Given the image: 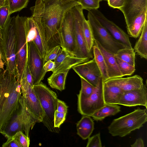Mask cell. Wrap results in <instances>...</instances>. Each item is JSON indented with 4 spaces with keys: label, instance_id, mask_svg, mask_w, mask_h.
Listing matches in <instances>:
<instances>
[{
    "label": "cell",
    "instance_id": "cell-37",
    "mask_svg": "<svg viewBox=\"0 0 147 147\" xmlns=\"http://www.w3.org/2000/svg\"><path fill=\"white\" fill-rule=\"evenodd\" d=\"M86 147H102L100 133H98L93 136L89 137Z\"/></svg>",
    "mask_w": 147,
    "mask_h": 147
},
{
    "label": "cell",
    "instance_id": "cell-12",
    "mask_svg": "<svg viewBox=\"0 0 147 147\" xmlns=\"http://www.w3.org/2000/svg\"><path fill=\"white\" fill-rule=\"evenodd\" d=\"M22 95L26 105L36 123L42 122L45 113L33 87L23 78L20 84Z\"/></svg>",
    "mask_w": 147,
    "mask_h": 147
},
{
    "label": "cell",
    "instance_id": "cell-34",
    "mask_svg": "<svg viewBox=\"0 0 147 147\" xmlns=\"http://www.w3.org/2000/svg\"><path fill=\"white\" fill-rule=\"evenodd\" d=\"M80 77L81 87L78 94L84 97H88L93 92L95 87L82 77Z\"/></svg>",
    "mask_w": 147,
    "mask_h": 147
},
{
    "label": "cell",
    "instance_id": "cell-11",
    "mask_svg": "<svg viewBox=\"0 0 147 147\" xmlns=\"http://www.w3.org/2000/svg\"><path fill=\"white\" fill-rule=\"evenodd\" d=\"M102 82V78L89 97L85 98L77 95L78 110L82 115L91 117L105 104L103 96Z\"/></svg>",
    "mask_w": 147,
    "mask_h": 147
},
{
    "label": "cell",
    "instance_id": "cell-45",
    "mask_svg": "<svg viewBox=\"0 0 147 147\" xmlns=\"http://www.w3.org/2000/svg\"><path fill=\"white\" fill-rule=\"evenodd\" d=\"M132 147H144V142L142 139L139 138L136 139L135 142L131 145Z\"/></svg>",
    "mask_w": 147,
    "mask_h": 147
},
{
    "label": "cell",
    "instance_id": "cell-3",
    "mask_svg": "<svg viewBox=\"0 0 147 147\" xmlns=\"http://www.w3.org/2000/svg\"><path fill=\"white\" fill-rule=\"evenodd\" d=\"M32 15L23 17L28 42L32 41L44 59L48 51L45 31L41 22L44 9L42 0H36L35 5L30 8Z\"/></svg>",
    "mask_w": 147,
    "mask_h": 147
},
{
    "label": "cell",
    "instance_id": "cell-39",
    "mask_svg": "<svg viewBox=\"0 0 147 147\" xmlns=\"http://www.w3.org/2000/svg\"><path fill=\"white\" fill-rule=\"evenodd\" d=\"M66 113H60L57 110L55 111L54 116V127L59 128L61 125L65 121L66 119Z\"/></svg>",
    "mask_w": 147,
    "mask_h": 147
},
{
    "label": "cell",
    "instance_id": "cell-4",
    "mask_svg": "<svg viewBox=\"0 0 147 147\" xmlns=\"http://www.w3.org/2000/svg\"><path fill=\"white\" fill-rule=\"evenodd\" d=\"M15 17H9L4 27L0 29V54L6 66L5 70L15 74L16 35Z\"/></svg>",
    "mask_w": 147,
    "mask_h": 147
},
{
    "label": "cell",
    "instance_id": "cell-27",
    "mask_svg": "<svg viewBox=\"0 0 147 147\" xmlns=\"http://www.w3.org/2000/svg\"><path fill=\"white\" fill-rule=\"evenodd\" d=\"M69 70L52 73L47 79L49 85L52 88L60 91L64 90L66 77Z\"/></svg>",
    "mask_w": 147,
    "mask_h": 147
},
{
    "label": "cell",
    "instance_id": "cell-24",
    "mask_svg": "<svg viewBox=\"0 0 147 147\" xmlns=\"http://www.w3.org/2000/svg\"><path fill=\"white\" fill-rule=\"evenodd\" d=\"M146 20L147 11H144L137 17L129 26L126 27L129 36L135 38L138 37Z\"/></svg>",
    "mask_w": 147,
    "mask_h": 147
},
{
    "label": "cell",
    "instance_id": "cell-40",
    "mask_svg": "<svg viewBox=\"0 0 147 147\" xmlns=\"http://www.w3.org/2000/svg\"><path fill=\"white\" fill-rule=\"evenodd\" d=\"M7 139V141L3 144L2 147H21L15 134L13 136Z\"/></svg>",
    "mask_w": 147,
    "mask_h": 147
},
{
    "label": "cell",
    "instance_id": "cell-30",
    "mask_svg": "<svg viewBox=\"0 0 147 147\" xmlns=\"http://www.w3.org/2000/svg\"><path fill=\"white\" fill-rule=\"evenodd\" d=\"M115 56L135 66V53L132 47H125L118 50Z\"/></svg>",
    "mask_w": 147,
    "mask_h": 147
},
{
    "label": "cell",
    "instance_id": "cell-15",
    "mask_svg": "<svg viewBox=\"0 0 147 147\" xmlns=\"http://www.w3.org/2000/svg\"><path fill=\"white\" fill-rule=\"evenodd\" d=\"M72 69L80 77H82L95 87L102 78L100 70L94 58L74 66Z\"/></svg>",
    "mask_w": 147,
    "mask_h": 147
},
{
    "label": "cell",
    "instance_id": "cell-13",
    "mask_svg": "<svg viewBox=\"0 0 147 147\" xmlns=\"http://www.w3.org/2000/svg\"><path fill=\"white\" fill-rule=\"evenodd\" d=\"M28 65L32 75L34 86L40 83L44 78L43 67L44 59L32 41L28 42Z\"/></svg>",
    "mask_w": 147,
    "mask_h": 147
},
{
    "label": "cell",
    "instance_id": "cell-46",
    "mask_svg": "<svg viewBox=\"0 0 147 147\" xmlns=\"http://www.w3.org/2000/svg\"><path fill=\"white\" fill-rule=\"evenodd\" d=\"M7 4L5 0H0V7Z\"/></svg>",
    "mask_w": 147,
    "mask_h": 147
},
{
    "label": "cell",
    "instance_id": "cell-22",
    "mask_svg": "<svg viewBox=\"0 0 147 147\" xmlns=\"http://www.w3.org/2000/svg\"><path fill=\"white\" fill-rule=\"evenodd\" d=\"M124 91L139 89L144 84L142 78L138 75L123 78H111Z\"/></svg>",
    "mask_w": 147,
    "mask_h": 147
},
{
    "label": "cell",
    "instance_id": "cell-28",
    "mask_svg": "<svg viewBox=\"0 0 147 147\" xmlns=\"http://www.w3.org/2000/svg\"><path fill=\"white\" fill-rule=\"evenodd\" d=\"M93 53L94 58L101 73L102 79L104 81L108 80L107 69L104 59L99 49L94 43L93 48Z\"/></svg>",
    "mask_w": 147,
    "mask_h": 147
},
{
    "label": "cell",
    "instance_id": "cell-44",
    "mask_svg": "<svg viewBox=\"0 0 147 147\" xmlns=\"http://www.w3.org/2000/svg\"><path fill=\"white\" fill-rule=\"evenodd\" d=\"M68 107L64 101L58 99L57 109L58 112L67 114Z\"/></svg>",
    "mask_w": 147,
    "mask_h": 147
},
{
    "label": "cell",
    "instance_id": "cell-26",
    "mask_svg": "<svg viewBox=\"0 0 147 147\" xmlns=\"http://www.w3.org/2000/svg\"><path fill=\"white\" fill-rule=\"evenodd\" d=\"M121 107L117 104H105L91 116L96 121H101L107 116L114 115L121 111Z\"/></svg>",
    "mask_w": 147,
    "mask_h": 147
},
{
    "label": "cell",
    "instance_id": "cell-2",
    "mask_svg": "<svg viewBox=\"0 0 147 147\" xmlns=\"http://www.w3.org/2000/svg\"><path fill=\"white\" fill-rule=\"evenodd\" d=\"M22 95L16 75L0 68V132L19 108Z\"/></svg>",
    "mask_w": 147,
    "mask_h": 147
},
{
    "label": "cell",
    "instance_id": "cell-20",
    "mask_svg": "<svg viewBox=\"0 0 147 147\" xmlns=\"http://www.w3.org/2000/svg\"><path fill=\"white\" fill-rule=\"evenodd\" d=\"M102 89L105 104L118 105L124 92L120 86L110 78L103 80Z\"/></svg>",
    "mask_w": 147,
    "mask_h": 147
},
{
    "label": "cell",
    "instance_id": "cell-33",
    "mask_svg": "<svg viewBox=\"0 0 147 147\" xmlns=\"http://www.w3.org/2000/svg\"><path fill=\"white\" fill-rule=\"evenodd\" d=\"M115 57L119 69L123 77L131 76L134 74L136 70L135 66L131 65L116 57Z\"/></svg>",
    "mask_w": 147,
    "mask_h": 147
},
{
    "label": "cell",
    "instance_id": "cell-42",
    "mask_svg": "<svg viewBox=\"0 0 147 147\" xmlns=\"http://www.w3.org/2000/svg\"><path fill=\"white\" fill-rule=\"evenodd\" d=\"M55 66V63L54 61L50 60L45 62L43 67V76L45 77L47 72L52 71L54 69Z\"/></svg>",
    "mask_w": 147,
    "mask_h": 147
},
{
    "label": "cell",
    "instance_id": "cell-38",
    "mask_svg": "<svg viewBox=\"0 0 147 147\" xmlns=\"http://www.w3.org/2000/svg\"><path fill=\"white\" fill-rule=\"evenodd\" d=\"M15 135L21 147H28L30 145L29 137L21 131L17 132Z\"/></svg>",
    "mask_w": 147,
    "mask_h": 147
},
{
    "label": "cell",
    "instance_id": "cell-21",
    "mask_svg": "<svg viewBox=\"0 0 147 147\" xmlns=\"http://www.w3.org/2000/svg\"><path fill=\"white\" fill-rule=\"evenodd\" d=\"M94 43L99 49L104 59L109 79L123 77L119 69L115 55L107 50L97 40Z\"/></svg>",
    "mask_w": 147,
    "mask_h": 147
},
{
    "label": "cell",
    "instance_id": "cell-6",
    "mask_svg": "<svg viewBox=\"0 0 147 147\" xmlns=\"http://www.w3.org/2000/svg\"><path fill=\"white\" fill-rule=\"evenodd\" d=\"M36 123L22 94L19 108L0 133L6 138L19 131L29 137L30 129H32Z\"/></svg>",
    "mask_w": 147,
    "mask_h": 147
},
{
    "label": "cell",
    "instance_id": "cell-36",
    "mask_svg": "<svg viewBox=\"0 0 147 147\" xmlns=\"http://www.w3.org/2000/svg\"><path fill=\"white\" fill-rule=\"evenodd\" d=\"M61 50V47L57 46L54 47L47 53L44 58L45 63L49 61L54 60L58 56Z\"/></svg>",
    "mask_w": 147,
    "mask_h": 147
},
{
    "label": "cell",
    "instance_id": "cell-16",
    "mask_svg": "<svg viewBox=\"0 0 147 147\" xmlns=\"http://www.w3.org/2000/svg\"><path fill=\"white\" fill-rule=\"evenodd\" d=\"M71 9L68 10L65 15L62 23L61 32L64 48L75 55L76 45L73 19Z\"/></svg>",
    "mask_w": 147,
    "mask_h": 147
},
{
    "label": "cell",
    "instance_id": "cell-19",
    "mask_svg": "<svg viewBox=\"0 0 147 147\" xmlns=\"http://www.w3.org/2000/svg\"><path fill=\"white\" fill-rule=\"evenodd\" d=\"M54 61L55 66L52 71L53 74L70 70L76 65L87 61L85 59L76 57L64 48H61V52Z\"/></svg>",
    "mask_w": 147,
    "mask_h": 147
},
{
    "label": "cell",
    "instance_id": "cell-31",
    "mask_svg": "<svg viewBox=\"0 0 147 147\" xmlns=\"http://www.w3.org/2000/svg\"><path fill=\"white\" fill-rule=\"evenodd\" d=\"M62 3L71 1H76L81 5L83 9L88 11L98 9L100 7V3L102 0H60Z\"/></svg>",
    "mask_w": 147,
    "mask_h": 147
},
{
    "label": "cell",
    "instance_id": "cell-47",
    "mask_svg": "<svg viewBox=\"0 0 147 147\" xmlns=\"http://www.w3.org/2000/svg\"><path fill=\"white\" fill-rule=\"evenodd\" d=\"M4 64H3L1 59L0 56V68L2 69H4Z\"/></svg>",
    "mask_w": 147,
    "mask_h": 147
},
{
    "label": "cell",
    "instance_id": "cell-8",
    "mask_svg": "<svg viewBox=\"0 0 147 147\" xmlns=\"http://www.w3.org/2000/svg\"><path fill=\"white\" fill-rule=\"evenodd\" d=\"M16 35V77L20 84L28 64V44L23 16L18 15L15 18Z\"/></svg>",
    "mask_w": 147,
    "mask_h": 147
},
{
    "label": "cell",
    "instance_id": "cell-48",
    "mask_svg": "<svg viewBox=\"0 0 147 147\" xmlns=\"http://www.w3.org/2000/svg\"><path fill=\"white\" fill-rule=\"evenodd\" d=\"M6 0V1L7 2V0Z\"/></svg>",
    "mask_w": 147,
    "mask_h": 147
},
{
    "label": "cell",
    "instance_id": "cell-7",
    "mask_svg": "<svg viewBox=\"0 0 147 147\" xmlns=\"http://www.w3.org/2000/svg\"><path fill=\"white\" fill-rule=\"evenodd\" d=\"M33 88L45 113L42 123L49 131L59 133V128L55 127L54 123V114L57 109L58 100L56 94L41 82L34 85Z\"/></svg>",
    "mask_w": 147,
    "mask_h": 147
},
{
    "label": "cell",
    "instance_id": "cell-1",
    "mask_svg": "<svg viewBox=\"0 0 147 147\" xmlns=\"http://www.w3.org/2000/svg\"><path fill=\"white\" fill-rule=\"evenodd\" d=\"M42 1L44 9L41 20L48 51L57 46L64 48L61 27L65 15L68 10L80 4L74 1L62 3L60 0H42Z\"/></svg>",
    "mask_w": 147,
    "mask_h": 147
},
{
    "label": "cell",
    "instance_id": "cell-17",
    "mask_svg": "<svg viewBox=\"0 0 147 147\" xmlns=\"http://www.w3.org/2000/svg\"><path fill=\"white\" fill-rule=\"evenodd\" d=\"M118 105L131 107L143 106L147 108V88L146 84L140 88L124 91Z\"/></svg>",
    "mask_w": 147,
    "mask_h": 147
},
{
    "label": "cell",
    "instance_id": "cell-43",
    "mask_svg": "<svg viewBox=\"0 0 147 147\" xmlns=\"http://www.w3.org/2000/svg\"><path fill=\"white\" fill-rule=\"evenodd\" d=\"M22 78L25 79L31 86L32 87L34 86L32 75L29 70L28 64L24 72Z\"/></svg>",
    "mask_w": 147,
    "mask_h": 147
},
{
    "label": "cell",
    "instance_id": "cell-41",
    "mask_svg": "<svg viewBox=\"0 0 147 147\" xmlns=\"http://www.w3.org/2000/svg\"><path fill=\"white\" fill-rule=\"evenodd\" d=\"M108 4L110 7L119 9L124 4L125 0H107Z\"/></svg>",
    "mask_w": 147,
    "mask_h": 147
},
{
    "label": "cell",
    "instance_id": "cell-35",
    "mask_svg": "<svg viewBox=\"0 0 147 147\" xmlns=\"http://www.w3.org/2000/svg\"><path fill=\"white\" fill-rule=\"evenodd\" d=\"M10 15L7 4L0 7V29L4 27Z\"/></svg>",
    "mask_w": 147,
    "mask_h": 147
},
{
    "label": "cell",
    "instance_id": "cell-32",
    "mask_svg": "<svg viewBox=\"0 0 147 147\" xmlns=\"http://www.w3.org/2000/svg\"><path fill=\"white\" fill-rule=\"evenodd\" d=\"M28 1L29 0H7V4L8 6L10 15L26 7Z\"/></svg>",
    "mask_w": 147,
    "mask_h": 147
},
{
    "label": "cell",
    "instance_id": "cell-9",
    "mask_svg": "<svg viewBox=\"0 0 147 147\" xmlns=\"http://www.w3.org/2000/svg\"><path fill=\"white\" fill-rule=\"evenodd\" d=\"M88 11V21L92 29L94 40L114 55L119 49L127 47L115 39L91 11Z\"/></svg>",
    "mask_w": 147,
    "mask_h": 147
},
{
    "label": "cell",
    "instance_id": "cell-10",
    "mask_svg": "<svg viewBox=\"0 0 147 147\" xmlns=\"http://www.w3.org/2000/svg\"><path fill=\"white\" fill-rule=\"evenodd\" d=\"M73 16L76 45L75 55L77 57L85 59L87 61L92 59L93 53H89L87 49L84 38L83 23L85 18L83 9L79 4L71 9Z\"/></svg>",
    "mask_w": 147,
    "mask_h": 147
},
{
    "label": "cell",
    "instance_id": "cell-5",
    "mask_svg": "<svg viewBox=\"0 0 147 147\" xmlns=\"http://www.w3.org/2000/svg\"><path fill=\"white\" fill-rule=\"evenodd\" d=\"M146 110L138 107L130 113L114 119L108 127L109 132L113 136L122 137L139 129L147 121Z\"/></svg>",
    "mask_w": 147,
    "mask_h": 147
},
{
    "label": "cell",
    "instance_id": "cell-25",
    "mask_svg": "<svg viewBox=\"0 0 147 147\" xmlns=\"http://www.w3.org/2000/svg\"><path fill=\"white\" fill-rule=\"evenodd\" d=\"M133 48L135 53L142 58L147 59V20Z\"/></svg>",
    "mask_w": 147,
    "mask_h": 147
},
{
    "label": "cell",
    "instance_id": "cell-18",
    "mask_svg": "<svg viewBox=\"0 0 147 147\" xmlns=\"http://www.w3.org/2000/svg\"><path fill=\"white\" fill-rule=\"evenodd\" d=\"M119 9L123 13L127 27L143 11H147V0H125L123 6Z\"/></svg>",
    "mask_w": 147,
    "mask_h": 147
},
{
    "label": "cell",
    "instance_id": "cell-23",
    "mask_svg": "<svg viewBox=\"0 0 147 147\" xmlns=\"http://www.w3.org/2000/svg\"><path fill=\"white\" fill-rule=\"evenodd\" d=\"M90 117L83 115L76 124L77 134L83 140L88 138L94 129V123Z\"/></svg>",
    "mask_w": 147,
    "mask_h": 147
},
{
    "label": "cell",
    "instance_id": "cell-14",
    "mask_svg": "<svg viewBox=\"0 0 147 147\" xmlns=\"http://www.w3.org/2000/svg\"><path fill=\"white\" fill-rule=\"evenodd\" d=\"M91 11L101 24L115 40L127 47L131 48L129 35L114 22L107 18L98 9Z\"/></svg>",
    "mask_w": 147,
    "mask_h": 147
},
{
    "label": "cell",
    "instance_id": "cell-29",
    "mask_svg": "<svg viewBox=\"0 0 147 147\" xmlns=\"http://www.w3.org/2000/svg\"><path fill=\"white\" fill-rule=\"evenodd\" d=\"M83 30L87 50L89 53H92L94 39L90 25L88 20H86L85 18L83 21Z\"/></svg>",
    "mask_w": 147,
    "mask_h": 147
}]
</instances>
